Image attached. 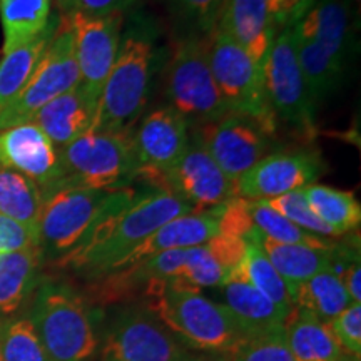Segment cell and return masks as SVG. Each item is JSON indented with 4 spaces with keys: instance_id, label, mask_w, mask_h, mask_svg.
Returning <instances> with one entry per match:
<instances>
[{
    "instance_id": "6da1fadb",
    "label": "cell",
    "mask_w": 361,
    "mask_h": 361,
    "mask_svg": "<svg viewBox=\"0 0 361 361\" xmlns=\"http://www.w3.org/2000/svg\"><path fill=\"white\" fill-rule=\"evenodd\" d=\"M139 301L194 353L228 356L250 340L226 306L171 278L149 283Z\"/></svg>"
},
{
    "instance_id": "7a4b0ae2",
    "label": "cell",
    "mask_w": 361,
    "mask_h": 361,
    "mask_svg": "<svg viewBox=\"0 0 361 361\" xmlns=\"http://www.w3.org/2000/svg\"><path fill=\"white\" fill-rule=\"evenodd\" d=\"M191 211L192 207L179 197L159 189L135 196L129 206L104 221L61 268L72 269L82 278L96 281L119 268L130 252L161 226Z\"/></svg>"
},
{
    "instance_id": "3957f363",
    "label": "cell",
    "mask_w": 361,
    "mask_h": 361,
    "mask_svg": "<svg viewBox=\"0 0 361 361\" xmlns=\"http://www.w3.org/2000/svg\"><path fill=\"white\" fill-rule=\"evenodd\" d=\"M44 196L37 236L44 263L61 268L107 218L135 200L130 189H92L59 184Z\"/></svg>"
},
{
    "instance_id": "277c9868",
    "label": "cell",
    "mask_w": 361,
    "mask_h": 361,
    "mask_svg": "<svg viewBox=\"0 0 361 361\" xmlns=\"http://www.w3.org/2000/svg\"><path fill=\"white\" fill-rule=\"evenodd\" d=\"M27 314L49 361H97L101 316L71 284L40 279Z\"/></svg>"
},
{
    "instance_id": "5b68a950",
    "label": "cell",
    "mask_w": 361,
    "mask_h": 361,
    "mask_svg": "<svg viewBox=\"0 0 361 361\" xmlns=\"http://www.w3.org/2000/svg\"><path fill=\"white\" fill-rule=\"evenodd\" d=\"M156 49L146 27L135 24L121 39L109 78L99 97L90 130H130L146 107L154 72Z\"/></svg>"
},
{
    "instance_id": "8992f818",
    "label": "cell",
    "mask_w": 361,
    "mask_h": 361,
    "mask_svg": "<svg viewBox=\"0 0 361 361\" xmlns=\"http://www.w3.org/2000/svg\"><path fill=\"white\" fill-rule=\"evenodd\" d=\"M69 186L92 189H126L139 179V162L130 130H89L59 151Z\"/></svg>"
},
{
    "instance_id": "52a82bcc",
    "label": "cell",
    "mask_w": 361,
    "mask_h": 361,
    "mask_svg": "<svg viewBox=\"0 0 361 361\" xmlns=\"http://www.w3.org/2000/svg\"><path fill=\"white\" fill-rule=\"evenodd\" d=\"M166 96L189 128L231 114L221 97L209 66L207 39L188 37L176 42L164 72Z\"/></svg>"
},
{
    "instance_id": "ba28073f",
    "label": "cell",
    "mask_w": 361,
    "mask_h": 361,
    "mask_svg": "<svg viewBox=\"0 0 361 361\" xmlns=\"http://www.w3.org/2000/svg\"><path fill=\"white\" fill-rule=\"evenodd\" d=\"M207 54L216 85L229 112L250 117L273 137L276 116L266 94L263 67L218 29L207 34Z\"/></svg>"
},
{
    "instance_id": "9c48e42d",
    "label": "cell",
    "mask_w": 361,
    "mask_h": 361,
    "mask_svg": "<svg viewBox=\"0 0 361 361\" xmlns=\"http://www.w3.org/2000/svg\"><path fill=\"white\" fill-rule=\"evenodd\" d=\"M192 355L142 301H129L104 322L97 361H188Z\"/></svg>"
},
{
    "instance_id": "30bf717a",
    "label": "cell",
    "mask_w": 361,
    "mask_h": 361,
    "mask_svg": "<svg viewBox=\"0 0 361 361\" xmlns=\"http://www.w3.org/2000/svg\"><path fill=\"white\" fill-rule=\"evenodd\" d=\"M79 84L80 74L75 59L74 35L67 20L61 16L56 34L35 67L32 78L19 96L0 111V130L30 123L45 104L69 92Z\"/></svg>"
},
{
    "instance_id": "8fae6325",
    "label": "cell",
    "mask_w": 361,
    "mask_h": 361,
    "mask_svg": "<svg viewBox=\"0 0 361 361\" xmlns=\"http://www.w3.org/2000/svg\"><path fill=\"white\" fill-rule=\"evenodd\" d=\"M264 87L276 119L295 126L306 134L314 133L316 104L306 87L295 52L293 27L274 35L263 64Z\"/></svg>"
},
{
    "instance_id": "7c38bea8",
    "label": "cell",
    "mask_w": 361,
    "mask_h": 361,
    "mask_svg": "<svg viewBox=\"0 0 361 361\" xmlns=\"http://www.w3.org/2000/svg\"><path fill=\"white\" fill-rule=\"evenodd\" d=\"M146 183L179 197L192 211L219 209L236 197V183L221 171L213 157L194 139L171 168L151 176Z\"/></svg>"
},
{
    "instance_id": "4fadbf2b",
    "label": "cell",
    "mask_w": 361,
    "mask_h": 361,
    "mask_svg": "<svg viewBox=\"0 0 361 361\" xmlns=\"http://www.w3.org/2000/svg\"><path fill=\"white\" fill-rule=\"evenodd\" d=\"M194 141L233 183H238L256 162L268 156L271 135L250 117L231 112L213 123L197 126Z\"/></svg>"
},
{
    "instance_id": "5bb4252c",
    "label": "cell",
    "mask_w": 361,
    "mask_h": 361,
    "mask_svg": "<svg viewBox=\"0 0 361 361\" xmlns=\"http://www.w3.org/2000/svg\"><path fill=\"white\" fill-rule=\"evenodd\" d=\"M74 35L80 87L99 102L123 39L124 13L109 16H62Z\"/></svg>"
},
{
    "instance_id": "9a60e30c",
    "label": "cell",
    "mask_w": 361,
    "mask_h": 361,
    "mask_svg": "<svg viewBox=\"0 0 361 361\" xmlns=\"http://www.w3.org/2000/svg\"><path fill=\"white\" fill-rule=\"evenodd\" d=\"M326 162L316 149H291L264 156L236 183V196L268 201L314 184L326 173Z\"/></svg>"
},
{
    "instance_id": "2e32d148",
    "label": "cell",
    "mask_w": 361,
    "mask_h": 361,
    "mask_svg": "<svg viewBox=\"0 0 361 361\" xmlns=\"http://www.w3.org/2000/svg\"><path fill=\"white\" fill-rule=\"evenodd\" d=\"M0 166L32 179L42 194L64 183L59 149L34 123L0 130Z\"/></svg>"
},
{
    "instance_id": "e0dca14e",
    "label": "cell",
    "mask_w": 361,
    "mask_h": 361,
    "mask_svg": "<svg viewBox=\"0 0 361 361\" xmlns=\"http://www.w3.org/2000/svg\"><path fill=\"white\" fill-rule=\"evenodd\" d=\"M130 133L144 180L171 168L191 142L189 124L171 106L156 107Z\"/></svg>"
},
{
    "instance_id": "ac0fdd59",
    "label": "cell",
    "mask_w": 361,
    "mask_h": 361,
    "mask_svg": "<svg viewBox=\"0 0 361 361\" xmlns=\"http://www.w3.org/2000/svg\"><path fill=\"white\" fill-rule=\"evenodd\" d=\"M214 29L233 39L259 67L276 35L264 0H224Z\"/></svg>"
},
{
    "instance_id": "d6986e66",
    "label": "cell",
    "mask_w": 361,
    "mask_h": 361,
    "mask_svg": "<svg viewBox=\"0 0 361 361\" xmlns=\"http://www.w3.org/2000/svg\"><path fill=\"white\" fill-rule=\"evenodd\" d=\"M213 290V296L209 298L231 311L250 338L284 326L288 316L238 271H233L221 286Z\"/></svg>"
},
{
    "instance_id": "ffe728a7",
    "label": "cell",
    "mask_w": 361,
    "mask_h": 361,
    "mask_svg": "<svg viewBox=\"0 0 361 361\" xmlns=\"http://www.w3.org/2000/svg\"><path fill=\"white\" fill-rule=\"evenodd\" d=\"M219 209L191 211V213L171 219L169 223L152 233L141 246L135 247L117 269L128 268V266L164 251L188 250V247L206 245L211 238L218 236L219 233Z\"/></svg>"
},
{
    "instance_id": "44dd1931",
    "label": "cell",
    "mask_w": 361,
    "mask_h": 361,
    "mask_svg": "<svg viewBox=\"0 0 361 361\" xmlns=\"http://www.w3.org/2000/svg\"><path fill=\"white\" fill-rule=\"evenodd\" d=\"M97 101L78 85L51 101L32 117L34 123L51 139L59 151L92 129Z\"/></svg>"
},
{
    "instance_id": "7402d4cb",
    "label": "cell",
    "mask_w": 361,
    "mask_h": 361,
    "mask_svg": "<svg viewBox=\"0 0 361 361\" xmlns=\"http://www.w3.org/2000/svg\"><path fill=\"white\" fill-rule=\"evenodd\" d=\"M44 266L39 246L0 255V323L29 306Z\"/></svg>"
},
{
    "instance_id": "603a6c76",
    "label": "cell",
    "mask_w": 361,
    "mask_h": 361,
    "mask_svg": "<svg viewBox=\"0 0 361 361\" xmlns=\"http://www.w3.org/2000/svg\"><path fill=\"white\" fill-rule=\"evenodd\" d=\"M246 241L255 243L266 258L278 271V274L288 284V290L305 283L306 279L313 278L322 271L333 269L335 261V245L333 247H311L305 245H286L263 236V234L252 229L247 234Z\"/></svg>"
},
{
    "instance_id": "cb8c5ba5",
    "label": "cell",
    "mask_w": 361,
    "mask_h": 361,
    "mask_svg": "<svg viewBox=\"0 0 361 361\" xmlns=\"http://www.w3.org/2000/svg\"><path fill=\"white\" fill-rule=\"evenodd\" d=\"M296 39L313 40L328 51L348 57L351 45V12L346 0H314L308 12L293 25Z\"/></svg>"
},
{
    "instance_id": "d4e9b609",
    "label": "cell",
    "mask_w": 361,
    "mask_h": 361,
    "mask_svg": "<svg viewBox=\"0 0 361 361\" xmlns=\"http://www.w3.org/2000/svg\"><path fill=\"white\" fill-rule=\"evenodd\" d=\"M293 361H350L328 324L303 310L293 308L283 326ZM356 361V360H355Z\"/></svg>"
},
{
    "instance_id": "484cf974",
    "label": "cell",
    "mask_w": 361,
    "mask_h": 361,
    "mask_svg": "<svg viewBox=\"0 0 361 361\" xmlns=\"http://www.w3.org/2000/svg\"><path fill=\"white\" fill-rule=\"evenodd\" d=\"M295 39V52L298 64L303 72L306 87L314 104L324 101L329 94L340 87L345 75L346 59L328 51L313 40Z\"/></svg>"
},
{
    "instance_id": "4316f807",
    "label": "cell",
    "mask_w": 361,
    "mask_h": 361,
    "mask_svg": "<svg viewBox=\"0 0 361 361\" xmlns=\"http://www.w3.org/2000/svg\"><path fill=\"white\" fill-rule=\"evenodd\" d=\"M59 25V17H54L51 25L42 34L11 52L4 54L0 61V111L7 107L24 90L32 78L35 67L42 59L45 49L51 44Z\"/></svg>"
},
{
    "instance_id": "83f0119b",
    "label": "cell",
    "mask_w": 361,
    "mask_h": 361,
    "mask_svg": "<svg viewBox=\"0 0 361 361\" xmlns=\"http://www.w3.org/2000/svg\"><path fill=\"white\" fill-rule=\"evenodd\" d=\"M52 20V0H0L4 54L30 42Z\"/></svg>"
},
{
    "instance_id": "f1b7e54d",
    "label": "cell",
    "mask_w": 361,
    "mask_h": 361,
    "mask_svg": "<svg viewBox=\"0 0 361 361\" xmlns=\"http://www.w3.org/2000/svg\"><path fill=\"white\" fill-rule=\"evenodd\" d=\"M290 293L295 308L313 314L326 324L353 303L333 269L314 274L313 278L293 288Z\"/></svg>"
},
{
    "instance_id": "f546056e",
    "label": "cell",
    "mask_w": 361,
    "mask_h": 361,
    "mask_svg": "<svg viewBox=\"0 0 361 361\" xmlns=\"http://www.w3.org/2000/svg\"><path fill=\"white\" fill-rule=\"evenodd\" d=\"M42 202V191L32 179L0 166V216L37 234Z\"/></svg>"
},
{
    "instance_id": "4dcf8cb0",
    "label": "cell",
    "mask_w": 361,
    "mask_h": 361,
    "mask_svg": "<svg viewBox=\"0 0 361 361\" xmlns=\"http://www.w3.org/2000/svg\"><path fill=\"white\" fill-rule=\"evenodd\" d=\"M311 211L328 224L336 236H345L361 223V206L355 194L324 184H310L301 189Z\"/></svg>"
},
{
    "instance_id": "1f68e13d",
    "label": "cell",
    "mask_w": 361,
    "mask_h": 361,
    "mask_svg": "<svg viewBox=\"0 0 361 361\" xmlns=\"http://www.w3.org/2000/svg\"><path fill=\"white\" fill-rule=\"evenodd\" d=\"M234 271H238L247 283L263 293L266 298H269L286 316L295 308L288 284L255 243L247 241L245 258Z\"/></svg>"
},
{
    "instance_id": "d6a6232c",
    "label": "cell",
    "mask_w": 361,
    "mask_h": 361,
    "mask_svg": "<svg viewBox=\"0 0 361 361\" xmlns=\"http://www.w3.org/2000/svg\"><path fill=\"white\" fill-rule=\"evenodd\" d=\"M247 201V200H246ZM247 213L252 221V228L263 236L286 245H305L311 247H333V239L314 236L305 229L298 228L291 221L283 218L276 211L271 209L261 201H247Z\"/></svg>"
},
{
    "instance_id": "836d02e7",
    "label": "cell",
    "mask_w": 361,
    "mask_h": 361,
    "mask_svg": "<svg viewBox=\"0 0 361 361\" xmlns=\"http://www.w3.org/2000/svg\"><path fill=\"white\" fill-rule=\"evenodd\" d=\"M2 361H49L27 310L0 323Z\"/></svg>"
},
{
    "instance_id": "e575fe53",
    "label": "cell",
    "mask_w": 361,
    "mask_h": 361,
    "mask_svg": "<svg viewBox=\"0 0 361 361\" xmlns=\"http://www.w3.org/2000/svg\"><path fill=\"white\" fill-rule=\"evenodd\" d=\"M171 279L188 288L202 290V288L221 286L228 279V274L213 258L206 245H201L188 247L183 266H180L178 274Z\"/></svg>"
},
{
    "instance_id": "d590c367",
    "label": "cell",
    "mask_w": 361,
    "mask_h": 361,
    "mask_svg": "<svg viewBox=\"0 0 361 361\" xmlns=\"http://www.w3.org/2000/svg\"><path fill=\"white\" fill-rule=\"evenodd\" d=\"M261 202H264V204L269 206L271 209L281 214L283 218L291 221V223L296 224L298 228L314 234V236L326 238V239L338 238L336 233L333 231L328 224H324L323 221L319 219L313 211H311L308 201H306L305 194L301 189L283 194V196L273 197V200L261 201Z\"/></svg>"
},
{
    "instance_id": "8d00e7d4",
    "label": "cell",
    "mask_w": 361,
    "mask_h": 361,
    "mask_svg": "<svg viewBox=\"0 0 361 361\" xmlns=\"http://www.w3.org/2000/svg\"><path fill=\"white\" fill-rule=\"evenodd\" d=\"M226 358L228 361H293L283 328L250 338Z\"/></svg>"
},
{
    "instance_id": "74e56055",
    "label": "cell",
    "mask_w": 361,
    "mask_h": 361,
    "mask_svg": "<svg viewBox=\"0 0 361 361\" xmlns=\"http://www.w3.org/2000/svg\"><path fill=\"white\" fill-rule=\"evenodd\" d=\"M329 331L350 358L361 360V303H351L328 323Z\"/></svg>"
},
{
    "instance_id": "f35d334b",
    "label": "cell",
    "mask_w": 361,
    "mask_h": 361,
    "mask_svg": "<svg viewBox=\"0 0 361 361\" xmlns=\"http://www.w3.org/2000/svg\"><path fill=\"white\" fill-rule=\"evenodd\" d=\"M173 4L184 19L209 34L216 27L224 0H173Z\"/></svg>"
},
{
    "instance_id": "ab89813d",
    "label": "cell",
    "mask_w": 361,
    "mask_h": 361,
    "mask_svg": "<svg viewBox=\"0 0 361 361\" xmlns=\"http://www.w3.org/2000/svg\"><path fill=\"white\" fill-rule=\"evenodd\" d=\"M206 247L209 250L213 258L218 261L221 268L226 271V274H231L234 269L241 264L247 250V241L243 238L226 236V234H218L211 238L206 243Z\"/></svg>"
},
{
    "instance_id": "60d3db41",
    "label": "cell",
    "mask_w": 361,
    "mask_h": 361,
    "mask_svg": "<svg viewBox=\"0 0 361 361\" xmlns=\"http://www.w3.org/2000/svg\"><path fill=\"white\" fill-rule=\"evenodd\" d=\"M61 16L85 13V16H109L124 13L133 8L137 0H56Z\"/></svg>"
},
{
    "instance_id": "b9f144b4",
    "label": "cell",
    "mask_w": 361,
    "mask_h": 361,
    "mask_svg": "<svg viewBox=\"0 0 361 361\" xmlns=\"http://www.w3.org/2000/svg\"><path fill=\"white\" fill-rule=\"evenodd\" d=\"M264 4L271 24L278 34L279 30L295 25L310 11L314 0H264Z\"/></svg>"
},
{
    "instance_id": "7bdbcfd3",
    "label": "cell",
    "mask_w": 361,
    "mask_h": 361,
    "mask_svg": "<svg viewBox=\"0 0 361 361\" xmlns=\"http://www.w3.org/2000/svg\"><path fill=\"white\" fill-rule=\"evenodd\" d=\"M34 246H39L37 234L6 216H0V255Z\"/></svg>"
},
{
    "instance_id": "ee69618b",
    "label": "cell",
    "mask_w": 361,
    "mask_h": 361,
    "mask_svg": "<svg viewBox=\"0 0 361 361\" xmlns=\"http://www.w3.org/2000/svg\"><path fill=\"white\" fill-rule=\"evenodd\" d=\"M188 361H228L226 356H221V355H192L191 358Z\"/></svg>"
},
{
    "instance_id": "f6af8a7d",
    "label": "cell",
    "mask_w": 361,
    "mask_h": 361,
    "mask_svg": "<svg viewBox=\"0 0 361 361\" xmlns=\"http://www.w3.org/2000/svg\"><path fill=\"white\" fill-rule=\"evenodd\" d=\"M355 2H356V8H358L360 7V0H355Z\"/></svg>"
},
{
    "instance_id": "bcb514c9",
    "label": "cell",
    "mask_w": 361,
    "mask_h": 361,
    "mask_svg": "<svg viewBox=\"0 0 361 361\" xmlns=\"http://www.w3.org/2000/svg\"><path fill=\"white\" fill-rule=\"evenodd\" d=\"M0 361H2V356H0Z\"/></svg>"
},
{
    "instance_id": "7dc6e473",
    "label": "cell",
    "mask_w": 361,
    "mask_h": 361,
    "mask_svg": "<svg viewBox=\"0 0 361 361\" xmlns=\"http://www.w3.org/2000/svg\"><path fill=\"white\" fill-rule=\"evenodd\" d=\"M350 361H355V360H350Z\"/></svg>"
}]
</instances>
